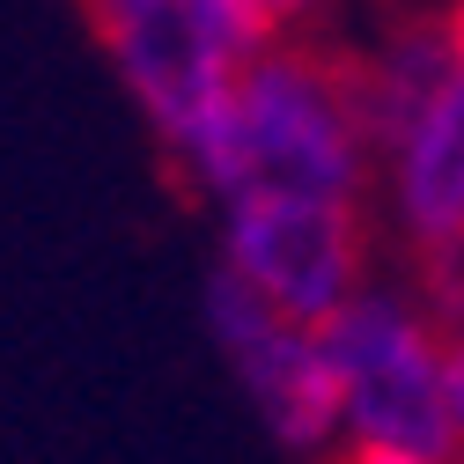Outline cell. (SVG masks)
Returning <instances> with one entry per match:
<instances>
[{
  "mask_svg": "<svg viewBox=\"0 0 464 464\" xmlns=\"http://www.w3.org/2000/svg\"><path fill=\"white\" fill-rule=\"evenodd\" d=\"M369 251H376V221L362 199L244 192L214 207V266L303 324H332L376 280Z\"/></svg>",
  "mask_w": 464,
  "mask_h": 464,
  "instance_id": "4",
  "label": "cell"
},
{
  "mask_svg": "<svg viewBox=\"0 0 464 464\" xmlns=\"http://www.w3.org/2000/svg\"><path fill=\"white\" fill-rule=\"evenodd\" d=\"M450 67H457V60H450L442 15H435V23H398V30H383L369 52H354V82H362V111H369L376 148L450 82Z\"/></svg>",
  "mask_w": 464,
  "mask_h": 464,
  "instance_id": "7",
  "label": "cell"
},
{
  "mask_svg": "<svg viewBox=\"0 0 464 464\" xmlns=\"http://www.w3.org/2000/svg\"><path fill=\"white\" fill-rule=\"evenodd\" d=\"M376 221L405 258L464 244V67L376 148Z\"/></svg>",
  "mask_w": 464,
  "mask_h": 464,
  "instance_id": "6",
  "label": "cell"
},
{
  "mask_svg": "<svg viewBox=\"0 0 464 464\" xmlns=\"http://www.w3.org/2000/svg\"><path fill=\"white\" fill-rule=\"evenodd\" d=\"M199 199L303 192V199H376V133L346 52L310 37H273L237 74L221 119L178 162Z\"/></svg>",
  "mask_w": 464,
  "mask_h": 464,
  "instance_id": "1",
  "label": "cell"
},
{
  "mask_svg": "<svg viewBox=\"0 0 464 464\" xmlns=\"http://www.w3.org/2000/svg\"><path fill=\"white\" fill-rule=\"evenodd\" d=\"M442 391H450V420H457V442H464V324L442 332Z\"/></svg>",
  "mask_w": 464,
  "mask_h": 464,
  "instance_id": "9",
  "label": "cell"
},
{
  "mask_svg": "<svg viewBox=\"0 0 464 464\" xmlns=\"http://www.w3.org/2000/svg\"><path fill=\"white\" fill-rule=\"evenodd\" d=\"M82 15L169 162L199 148L237 74L273 44L244 0H82Z\"/></svg>",
  "mask_w": 464,
  "mask_h": 464,
  "instance_id": "2",
  "label": "cell"
},
{
  "mask_svg": "<svg viewBox=\"0 0 464 464\" xmlns=\"http://www.w3.org/2000/svg\"><path fill=\"white\" fill-rule=\"evenodd\" d=\"M244 8H251V15H258L273 37H295L303 23H317V15L332 8V0H244Z\"/></svg>",
  "mask_w": 464,
  "mask_h": 464,
  "instance_id": "8",
  "label": "cell"
},
{
  "mask_svg": "<svg viewBox=\"0 0 464 464\" xmlns=\"http://www.w3.org/2000/svg\"><path fill=\"white\" fill-rule=\"evenodd\" d=\"M442 464H464V457H442Z\"/></svg>",
  "mask_w": 464,
  "mask_h": 464,
  "instance_id": "11",
  "label": "cell"
},
{
  "mask_svg": "<svg viewBox=\"0 0 464 464\" xmlns=\"http://www.w3.org/2000/svg\"><path fill=\"white\" fill-rule=\"evenodd\" d=\"M442 317L413 280H369L324 324L339 383V442H391L420 457H464L442 391Z\"/></svg>",
  "mask_w": 464,
  "mask_h": 464,
  "instance_id": "3",
  "label": "cell"
},
{
  "mask_svg": "<svg viewBox=\"0 0 464 464\" xmlns=\"http://www.w3.org/2000/svg\"><path fill=\"white\" fill-rule=\"evenodd\" d=\"M207 332H214V354L228 362L244 405L258 413V428L287 450V457H324L339 450V383H332V346L324 324H303L273 310L266 295L237 273H207Z\"/></svg>",
  "mask_w": 464,
  "mask_h": 464,
  "instance_id": "5",
  "label": "cell"
},
{
  "mask_svg": "<svg viewBox=\"0 0 464 464\" xmlns=\"http://www.w3.org/2000/svg\"><path fill=\"white\" fill-rule=\"evenodd\" d=\"M442 37H450V60L464 67V0H442Z\"/></svg>",
  "mask_w": 464,
  "mask_h": 464,
  "instance_id": "10",
  "label": "cell"
}]
</instances>
